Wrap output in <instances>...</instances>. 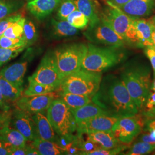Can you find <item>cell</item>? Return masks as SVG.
Returning a JSON list of instances; mask_svg holds the SVG:
<instances>
[{"label": "cell", "instance_id": "cell-23", "mask_svg": "<svg viewBox=\"0 0 155 155\" xmlns=\"http://www.w3.org/2000/svg\"><path fill=\"white\" fill-rule=\"evenodd\" d=\"M51 32L53 37L64 38L77 35L78 29L74 27L67 20L53 18L51 21Z\"/></svg>", "mask_w": 155, "mask_h": 155}, {"label": "cell", "instance_id": "cell-2", "mask_svg": "<svg viewBox=\"0 0 155 155\" xmlns=\"http://www.w3.org/2000/svg\"><path fill=\"white\" fill-rule=\"evenodd\" d=\"M150 74V67L140 61H129L121 70L120 78L140 112L144 109L151 91Z\"/></svg>", "mask_w": 155, "mask_h": 155}, {"label": "cell", "instance_id": "cell-26", "mask_svg": "<svg viewBox=\"0 0 155 155\" xmlns=\"http://www.w3.org/2000/svg\"><path fill=\"white\" fill-rule=\"evenodd\" d=\"M0 90L6 101L15 102L22 96L23 90L18 89L0 75Z\"/></svg>", "mask_w": 155, "mask_h": 155}, {"label": "cell", "instance_id": "cell-9", "mask_svg": "<svg viewBox=\"0 0 155 155\" xmlns=\"http://www.w3.org/2000/svg\"><path fill=\"white\" fill-rule=\"evenodd\" d=\"M28 79L56 90L59 87L63 79L58 71L52 52L45 55L36 71Z\"/></svg>", "mask_w": 155, "mask_h": 155}, {"label": "cell", "instance_id": "cell-18", "mask_svg": "<svg viewBox=\"0 0 155 155\" xmlns=\"http://www.w3.org/2000/svg\"><path fill=\"white\" fill-rule=\"evenodd\" d=\"M133 26L137 45L143 47L154 45L152 39L153 27L148 20L135 18Z\"/></svg>", "mask_w": 155, "mask_h": 155}, {"label": "cell", "instance_id": "cell-34", "mask_svg": "<svg viewBox=\"0 0 155 155\" xmlns=\"http://www.w3.org/2000/svg\"><path fill=\"white\" fill-rule=\"evenodd\" d=\"M26 48L25 46L17 47L12 48L0 47V67L8 61L16 58Z\"/></svg>", "mask_w": 155, "mask_h": 155}, {"label": "cell", "instance_id": "cell-14", "mask_svg": "<svg viewBox=\"0 0 155 155\" xmlns=\"http://www.w3.org/2000/svg\"><path fill=\"white\" fill-rule=\"evenodd\" d=\"M29 60V59L26 57L24 61L4 67L0 71V75L12 85L23 90L24 78L27 70Z\"/></svg>", "mask_w": 155, "mask_h": 155}, {"label": "cell", "instance_id": "cell-50", "mask_svg": "<svg viewBox=\"0 0 155 155\" xmlns=\"http://www.w3.org/2000/svg\"></svg>", "mask_w": 155, "mask_h": 155}, {"label": "cell", "instance_id": "cell-11", "mask_svg": "<svg viewBox=\"0 0 155 155\" xmlns=\"http://www.w3.org/2000/svg\"><path fill=\"white\" fill-rule=\"evenodd\" d=\"M59 96L55 93V91L47 94L34 96L22 95L15 103L17 109L34 114L47 110L51 102Z\"/></svg>", "mask_w": 155, "mask_h": 155}, {"label": "cell", "instance_id": "cell-17", "mask_svg": "<svg viewBox=\"0 0 155 155\" xmlns=\"http://www.w3.org/2000/svg\"><path fill=\"white\" fill-rule=\"evenodd\" d=\"M78 10L89 19V27H93L101 20L100 4L97 0H74Z\"/></svg>", "mask_w": 155, "mask_h": 155}, {"label": "cell", "instance_id": "cell-42", "mask_svg": "<svg viewBox=\"0 0 155 155\" xmlns=\"http://www.w3.org/2000/svg\"><path fill=\"white\" fill-rule=\"evenodd\" d=\"M145 54L150 60L155 77V46L150 45L145 47Z\"/></svg>", "mask_w": 155, "mask_h": 155}, {"label": "cell", "instance_id": "cell-32", "mask_svg": "<svg viewBox=\"0 0 155 155\" xmlns=\"http://www.w3.org/2000/svg\"><path fill=\"white\" fill-rule=\"evenodd\" d=\"M155 150V144L144 141H140L133 144L126 155H147Z\"/></svg>", "mask_w": 155, "mask_h": 155}, {"label": "cell", "instance_id": "cell-35", "mask_svg": "<svg viewBox=\"0 0 155 155\" xmlns=\"http://www.w3.org/2000/svg\"><path fill=\"white\" fill-rule=\"evenodd\" d=\"M25 46L27 47L26 43L23 38L11 39L5 36L0 37V47L4 48H12L17 47Z\"/></svg>", "mask_w": 155, "mask_h": 155}, {"label": "cell", "instance_id": "cell-31", "mask_svg": "<svg viewBox=\"0 0 155 155\" xmlns=\"http://www.w3.org/2000/svg\"><path fill=\"white\" fill-rule=\"evenodd\" d=\"M67 21L78 29H83L89 25V19L78 9L71 13L67 18Z\"/></svg>", "mask_w": 155, "mask_h": 155}, {"label": "cell", "instance_id": "cell-8", "mask_svg": "<svg viewBox=\"0 0 155 155\" xmlns=\"http://www.w3.org/2000/svg\"><path fill=\"white\" fill-rule=\"evenodd\" d=\"M145 121L139 114L120 117L111 129V131L120 144H130L144 127Z\"/></svg>", "mask_w": 155, "mask_h": 155}, {"label": "cell", "instance_id": "cell-6", "mask_svg": "<svg viewBox=\"0 0 155 155\" xmlns=\"http://www.w3.org/2000/svg\"><path fill=\"white\" fill-rule=\"evenodd\" d=\"M107 4L108 6L102 11L101 19L109 24L126 43L137 44L133 26L136 17L126 14L107 1Z\"/></svg>", "mask_w": 155, "mask_h": 155}, {"label": "cell", "instance_id": "cell-33", "mask_svg": "<svg viewBox=\"0 0 155 155\" xmlns=\"http://www.w3.org/2000/svg\"><path fill=\"white\" fill-rule=\"evenodd\" d=\"M58 6V17L61 20H66L68 16L77 9L74 0H61Z\"/></svg>", "mask_w": 155, "mask_h": 155}, {"label": "cell", "instance_id": "cell-30", "mask_svg": "<svg viewBox=\"0 0 155 155\" xmlns=\"http://www.w3.org/2000/svg\"><path fill=\"white\" fill-rule=\"evenodd\" d=\"M38 37L37 30L33 22L29 20L25 19L24 25L23 38L26 43L27 47L34 44Z\"/></svg>", "mask_w": 155, "mask_h": 155}, {"label": "cell", "instance_id": "cell-25", "mask_svg": "<svg viewBox=\"0 0 155 155\" xmlns=\"http://www.w3.org/2000/svg\"><path fill=\"white\" fill-rule=\"evenodd\" d=\"M59 97L64 101L71 111L86 105L91 101V98L86 95L68 93H60Z\"/></svg>", "mask_w": 155, "mask_h": 155}, {"label": "cell", "instance_id": "cell-19", "mask_svg": "<svg viewBox=\"0 0 155 155\" xmlns=\"http://www.w3.org/2000/svg\"><path fill=\"white\" fill-rule=\"evenodd\" d=\"M32 117L36 124L38 137L55 143L58 134L47 117L44 115L42 112H39L32 114Z\"/></svg>", "mask_w": 155, "mask_h": 155}, {"label": "cell", "instance_id": "cell-48", "mask_svg": "<svg viewBox=\"0 0 155 155\" xmlns=\"http://www.w3.org/2000/svg\"><path fill=\"white\" fill-rule=\"evenodd\" d=\"M151 90L153 91V92H155V77L154 81H153L152 84H151Z\"/></svg>", "mask_w": 155, "mask_h": 155}, {"label": "cell", "instance_id": "cell-27", "mask_svg": "<svg viewBox=\"0 0 155 155\" xmlns=\"http://www.w3.org/2000/svg\"><path fill=\"white\" fill-rule=\"evenodd\" d=\"M24 4L20 0H0V20L18 11Z\"/></svg>", "mask_w": 155, "mask_h": 155}, {"label": "cell", "instance_id": "cell-7", "mask_svg": "<svg viewBox=\"0 0 155 155\" xmlns=\"http://www.w3.org/2000/svg\"><path fill=\"white\" fill-rule=\"evenodd\" d=\"M47 118L58 135L77 131V124L72 112L61 98H56L51 102L47 109Z\"/></svg>", "mask_w": 155, "mask_h": 155}, {"label": "cell", "instance_id": "cell-41", "mask_svg": "<svg viewBox=\"0 0 155 155\" xmlns=\"http://www.w3.org/2000/svg\"><path fill=\"white\" fill-rule=\"evenodd\" d=\"M12 111L9 110L0 111V129L11 125Z\"/></svg>", "mask_w": 155, "mask_h": 155}, {"label": "cell", "instance_id": "cell-22", "mask_svg": "<svg viewBox=\"0 0 155 155\" xmlns=\"http://www.w3.org/2000/svg\"><path fill=\"white\" fill-rule=\"evenodd\" d=\"M87 134V139L98 144L104 149H113L120 145V143L117 140L111 130L98 131Z\"/></svg>", "mask_w": 155, "mask_h": 155}, {"label": "cell", "instance_id": "cell-44", "mask_svg": "<svg viewBox=\"0 0 155 155\" xmlns=\"http://www.w3.org/2000/svg\"><path fill=\"white\" fill-rule=\"evenodd\" d=\"M0 110H9V106L8 104V102L6 101L3 95L0 90Z\"/></svg>", "mask_w": 155, "mask_h": 155}, {"label": "cell", "instance_id": "cell-49", "mask_svg": "<svg viewBox=\"0 0 155 155\" xmlns=\"http://www.w3.org/2000/svg\"><path fill=\"white\" fill-rule=\"evenodd\" d=\"M28 1H30V0H28Z\"/></svg>", "mask_w": 155, "mask_h": 155}, {"label": "cell", "instance_id": "cell-43", "mask_svg": "<svg viewBox=\"0 0 155 155\" xmlns=\"http://www.w3.org/2000/svg\"><path fill=\"white\" fill-rule=\"evenodd\" d=\"M13 148L8 144H6L0 140V155H9L11 154Z\"/></svg>", "mask_w": 155, "mask_h": 155}, {"label": "cell", "instance_id": "cell-5", "mask_svg": "<svg viewBox=\"0 0 155 155\" xmlns=\"http://www.w3.org/2000/svg\"><path fill=\"white\" fill-rule=\"evenodd\" d=\"M87 45L75 43L61 45L52 53L58 71L63 79L81 68Z\"/></svg>", "mask_w": 155, "mask_h": 155}, {"label": "cell", "instance_id": "cell-10", "mask_svg": "<svg viewBox=\"0 0 155 155\" xmlns=\"http://www.w3.org/2000/svg\"><path fill=\"white\" fill-rule=\"evenodd\" d=\"M84 36L91 43L104 45L107 47L122 48L125 41L103 20L93 27H89Z\"/></svg>", "mask_w": 155, "mask_h": 155}, {"label": "cell", "instance_id": "cell-46", "mask_svg": "<svg viewBox=\"0 0 155 155\" xmlns=\"http://www.w3.org/2000/svg\"><path fill=\"white\" fill-rule=\"evenodd\" d=\"M129 1V0H107L108 2L118 8L125 4Z\"/></svg>", "mask_w": 155, "mask_h": 155}, {"label": "cell", "instance_id": "cell-21", "mask_svg": "<svg viewBox=\"0 0 155 155\" xmlns=\"http://www.w3.org/2000/svg\"><path fill=\"white\" fill-rule=\"evenodd\" d=\"M0 140L13 148L24 147L27 141L21 133L11 125L0 129Z\"/></svg>", "mask_w": 155, "mask_h": 155}, {"label": "cell", "instance_id": "cell-15", "mask_svg": "<svg viewBox=\"0 0 155 155\" xmlns=\"http://www.w3.org/2000/svg\"><path fill=\"white\" fill-rule=\"evenodd\" d=\"M120 9L136 18L148 16L155 10V0H129Z\"/></svg>", "mask_w": 155, "mask_h": 155}, {"label": "cell", "instance_id": "cell-40", "mask_svg": "<svg viewBox=\"0 0 155 155\" xmlns=\"http://www.w3.org/2000/svg\"><path fill=\"white\" fill-rule=\"evenodd\" d=\"M22 16L20 14L11 15L0 20V37L3 35L6 29L8 28L13 22H16L20 19Z\"/></svg>", "mask_w": 155, "mask_h": 155}, {"label": "cell", "instance_id": "cell-12", "mask_svg": "<svg viewBox=\"0 0 155 155\" xmlns=\"http://www.w3.org/2000/svg\"><path fill=\"white\" fill-rule=\"evenodd\" d=\"M11 125L26 138L28 141H33L38 137L35 122L32 115L27 111L16 108L12 111Z\"/></svg>", "mask_w": 155, "mask_h": 155}, {"label": "cell", "instance_id": "cell-13", "mask_svg": "<svg viewBox=\"0 0 155 155\" xmlns=\"http://www.w3.org/2000/svg\"><path fill=\"white\" fill-rule=\"evenodd\" d=\"M120 117H121L104 114L80 122L77 124V134L82 135L98 131L111 130L112 127Z\"/></svg>", "mask_w": 155, "mask_h": 155}, {"label": "cell", "instance_id": "cell-29", "mask_svg": "<svg viewBox=\"0 0 155 155\" xmlns=\"http://www.w3.org/2000/svg\"><path fill=\"white\" fill-rule=\"evenodd\" d=\"M25 19L26 18L22 17L16 22H13L6 29L2 36L11 39L23 38L24 25Z\"/></svg>", "mask_w": 155, "mask_h": 155}, {"label": "cell", "instance_id": "cell-39", "mask_svg": "<svg viewBox=\"0 0 155 155\" xmlns=\"http://www.w3.org/2000/svg\"><path fill=\"white\" fill-rule=\"evenodd\" d=\"M79 148L82 151L81 155H86L90 152L102 148L98 144L94 143L89 139H87L86 141H84L81 138L79 142Z\"/></svg>", "mask_w": 155, "mask_h": 155}, {"label": "cell", "instance_id": "cell-4", "mask_svg": "<svg viewBox=\"0 0 155 155\" xmlns=\"http://www.w3.org/2000/svg\"><path fill=\"white\" fill-rule=\"evenodd\" d=\"M102 79V72H92L81 68L64 78L56 90H59V94L68 93L92 98L99 90Z\"/></svg>", "mask_w": 155, "mask_h": 155}, {"label": "cell", "instance_id": "cell-1", "mask_svg": "<svg viewBox=\"0 0 155 155\" xmlns=\"http://www.w3.org/2000/svg\"><path fill=\"white\" fill-rule=\"evenodd\" d=\"M91 101L112 115L129 116L140 113L121 79L113 75L102 79Z\"/></svg>", "mask_w": 155, "mask_h": 155}, {"label": "cell", "instance_id": "cell-36", "mask_svg": "<svg viewBox=\"0 0 155 155\" xmlns=\"http://www.w3.org/2000/svg\"><path fill=\"white\" fill-rule=\"evenodd\" d=\"M143 116L147 118V120L155 117V92L150 93L144 106Z\"/></svg>", "mask_w": 155, "mask_h": 155}, {"label": "cell", "instance_id": "cell-20", "mask_svg": "<svg viewBox=\"0 0 155 155\" xmlns=\"http://www.w3.org/2000/svg\"><path fill=\"white\" fill-rule=\"evenodd\" d=\"M72 112L77 124L101 115L110 114L92 101Z\"/></svg>", "mask_w": 155, "mask_h": 155}, {"label": "cell", "instance_id": "cell-45", "mask_svg": "<svg viewBox=\"0 0 155 155\" xmlns=\"http://www.w3.org/2000/svg\"><path fill=\"white\" fill-rule=\"evenodd\" d=\"M144 126H145L146 130L152 129V128H155V117L150 119L146 120L145 121Z\"/></svg>", "mask_w": 155, "mask_h": 155}, {"label": "cell", "instance_id": "cell-38", "mask_svg": "<svg viewBox=\"0 0 155 155\" xmlns=\"http://www.w3.org/2000/svg\"><path fill=\"white\" fill-rule=\"evenodd\" d=\"M127 148V146L124 145H120L118 147L113 149H104V148H99L97 150H94L91 152L87 153V155H113L119 154L124 150H125Z\"/></svg>", "mask_w": 155, "mask_h": 155}, {"label": "cell", "instance_id": "cell-37", "mask_svg": "<svg viewBox=\"0 0 155 155\" xmlns=\"http://www.w3.org/2000/svg\"><path fill=\"white\" fill-rule=\"evenodd\" d=\"M78 135H74L72 134H69L64 136L57 135L55 143L58 144L63 150H64L70 144L74 142L77 139Z\"/></svg>", "mask_w": 155, "mask_h": 155}, {"label": "cell", "instance_id": "cell-28", "mask_svg": "<svg viewBox=\"0 0 155 155\" xmlns=\"http://www.w3.org/2000/svg\"><path fill=\"white\" fill-rule=\"evenodd\" d=\"M29 84L28 87L22 93L23 96H34L42 94H47L55 91L56 89L52 87L46 86L38 83L33 80L28 79Z\"/></svg>", "mask_w": 155, "mask_h": 155}, {"label": "cell", "instance_id": "cell-3", "mask_svg": "<svg viewBox=\"0 0 155 155\" xmlns=\"http://www.w3.org/2000/svg\"><path fill=\"white\" fill-rule=\"evenodd\" d=\"M125 57L121 48L99 47L89 43L81 69L92 72H103L120 63Z\"/></svg>", "mask_w": 155, "mask_h": 155}, {"label": "cell", "instance_id": "cell-16", "mask_svg": "<svg viewBox=\"0 0 155 155\" xmlns=\"http://www.w3.org/2000/svg\"><path fill=\"white\" fill-rule=\"evenodd\" d=\"M61 0H30L27 8L33 16L39 20L50 16L59 6Z\"/></svg>", "mask_w": 155, "mask_h": 155}, {"label": "cell", "instance_id": "cell-24", "mask_svg": "<svg viewBox=\"0 0 155 155\" xmlns=\"http://www.w3.org/2000/svg\"><path fill=\"white\" fill-rule=\"evenodd\" d=\"M40 155H65V151L55 142L38 137L31 144Z\"/></svg>", "mask_w": 155, "mask_h": 155}, {"label": "cell", "instance_id": "cell-47", "mask_svg": "<svg viewBox=\"0 0 155 155\" xmlns=\"http://www.w3.org/2000/svg\"><path fill=\"white\" fill-rule=\"evenodd\" d=\"M148 20L150 21V22L152 24V27H153L152 33V39L153 45L155 46V16L152 17L151 18H150Z\"/></svg>", "mask_w": 155, "mask_h": 155}]
</instances>
